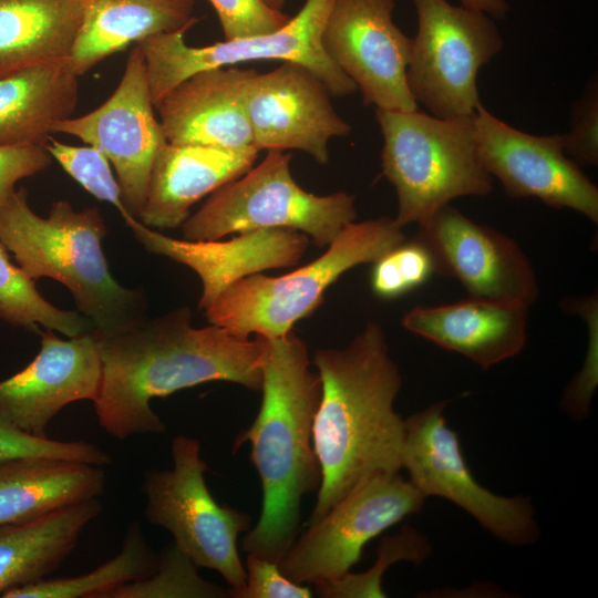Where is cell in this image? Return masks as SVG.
<instances>
[{"instance_id":"cell-1","label":"cell","mask_w":598,"mask_h":598,"mask_svg":"<svg viewBox=\"0 0 598 598\" xmlns=\"http://www.w3.org/2000/svg\"><path fill=\"white\" fill-rule=\"evenodd\" d=\"M190 321V309L179 307L120 331H94L102 377L93 403L109 435L164 433L151 400L200 383L225 381L260 391L267 338L249 339L215 324L194 328Z\"/></svg>"},{"instance_id":"cell-2","label":"cell","mask_w":598,"mask_h":598,"mask_svg":"<svg viewBox=\"0 0 598 598\" xmlns=\"http://www.w3.org/2000/svg\"><path fill=\"white\" fill-rule=\"evenodd\" d=\"M321 381L312 441L322 481L308 524L377 472L402 468L404 420L394 409L402 378L382 327L371 321L342 349H319Z\"/></svg>"},{"instance_id":"cell-3","label":"cell","mask_w":598,"mask_h":598,"mask_svg":"<svg viewBox=\"0 0 598 598\" xmlns=\"http://www.w3.org/2000/svg\"><path fill=\"white\" fill-rule=\"evenodd\" d=\"M260 391L259 412L233 448L249 442L262 488L260 517L241 545L248 554L278 563L300 532L303 496L318 492L322 481L312 441L321 381L310 369L307 344L292 330L267 338Z\"/></svg>"},{"instance_id":"cell-4","label":"cell","mask_w":598,"mask_h":598,"mask_svg":"<svg viewBox=\"0 0 598 598\" xmlns=\"http://www.w3.org/2000/svg\"><path fill=\"white\" fill-rule=\"evenodd\" d=\"M106 233L96 207L75 210L56 200L47 217L37 215L24 187L0 204V243L18 266L33 280L49 277L64 285L100 334L146 319L143 292L120 285L109 269L102 249Z\"/></svg>"},{"instance_id":"cell-5","label":"cell","mask_w":598,"mask_h":598,"mask_svg":"<svg viewBox=\"0 0 598 598\" xmlns=\"http://www.w3.org/2000/svg\"><path fill=\"white\" fill-rule=\"evenodd\" d=\"M383 135V176L394 186L402 228L421 224L458 197L486 196L493 177L482 166L474 115L440 118L419 110L375 109Z\"/></svg>"},{"instance_id":"cell-6","label":"cell","mask_w":598,"mask_h":598,"mask_svg":"<svg viewBox=\"0 0 598 598\" xmlns=\"http://www.w3.org/2000/svg\"><path fill=\"white\" fill-rule=\"evenodd\" d=\"M404 240L394 218L354 220L313 261L286 275L258 272L230 285L205 309L206 318L241 337L285 336L319 307L326 290L346 271L373 264Z\"/></svg>"},{"instance_id":"cell-7","label":"cell","mask_w":598,"mask_h":598,"mask_svg":"<svg viewBox=\"0 0 598 598\" xmlns=\"http://www.w3.org/2000/svg\"><path fill=\"white\" fill-rule=\"evenodd\" d=\"M291 155L267 151L240 177L210 194L182 225L184 239L216 240L268 228L298 230L322 248L357 218L355 198L344 192L316 195L300 187L290 171Z\"/></svg>"},{"instance_id":"cell-8","label":"cell","mask_w":598,"mask_h":598,"mask_svg":"<svg viewBox=\"0 0 598 598\" xmlns=\"http://www.w3.org/2000/svg\"><path fill=\"white\" fill-rule=\"evenodd\" d=\"M200 451L196 439L176 435L171 444L172 468L144 472V516L168 530L174 545L198 568L219 573L233 597L246 582L237 538L250 529L251 516L216 502L206 485L208 466Z\"/></svg>"},{"instance_id":"cell-9","label":"cell","mask_w":598,"mask_h":598,"mask_svg":"<svg viewBox=\"0 0 598 598\" xmlns=\"http://www.w3.org/2000/svg\"><path fill=\"white\" fill-rule=\"evenodd\" d=\"M333 2L306 0L296 16L277 31L206 47L187 45V29L137 42L145 60L155 109L174 87L200 71L258 60L301 64L323 82L331 95L355 93V84L329 59L321 45L322 30Z\"/></svg>"},{"instance_id":"cell-10","label":"cell","mask_w":598,"mask_h":598,"mask_svg":"<svg viewBox=\"0 0 598 598\" xmlns=\"http://www.w3.org/2000/svg\"><path fill=\"white\" fill-rule=\"evenodd\" d=\"M417 32L406 71L419 104L440 118L471 117L482 104L477 75L503 48L488 14L447 0H412Z\"/></svg>"},{"instance_id":"cell-11","label":"cell","mask_w":598,"mask_h":598,"mask_svg":"<svg viewBox=\"0 0 598 598\" xmlns=\"http://www.w3.org/2000/svg\"><path fill=\"white\" fill-rule=\"evenodd\" d=\"M424 496L399 472H377L355 485L321 519L307 524L277 563L290 580L316 585L355 565L372 538L422 509Z\"/></svg>"},{"instance_id":"cell-12","label":"cell","mask_w":598,"mask_h":598,"mask_svg":"<svg viewBox=\"0 0 598 598\" xmlns=\"http://www.w3.org/2000/svg\"><path fill=\"white\" fill-rule=\"evenodd\" d=\"M441 401L404 420L402 467L424 496L444 497L468 514L485 529L512 545H527L538 536L533 508L524 497L491 493L472 475L456 433L443 415Z\"/></svg>"},{"instance_id":"cell-13","label":"cell","mask_w":598,"mask_h":598,"mask_svg":"<svg viewBox=\"0 0 598 598\" xmlns=\"http://www.w3.org/2000/svg\"><path fill=\"white\" fill-rule=\"evenodd\" d=\"M154 109L145 60L140 47L134 44L111 96L91 112L53 126V134L75 136L106 156L116 172L123 203L137 219L155 157L167 142Z\"/></svg>"},{"instance_id":"cell-14","label":"cell","mask_w":598,"mask_h":598,"mask_svg":"<svg viewBox=\"0 0 598 598\" xmlns=\"http://www.w3.org/2000/svg\"><path fill=\"white\" fill-rule=\"evenodd\" d=\"M394 0H334L321 45L329 59L355 84L364 105L414 111L406 81L412 38L393 21Z\"/></svg>"},{"instance_id":"cell-15","label":"cell","mask_w":598,"mask_h":598,"mask_svg":"<svg viewBox=\"0 0 598 598\" xmlns=\"http://www.w3.org/2000/svg\"><path fill=\"white\" fill-rule=\"evenodd\" d=\"M478 159L514 198L536 197L598 223V188L564 151L563 134L533 135L501 121L482 104L474 114Z\"/></svg>"},{"instance_id":"cell-16","label":"cell","mask_w":598,"mask_h":598,"mask_svg":"<svg viewBox=\"0 0 598 598\" xmlns=\"http://www.w3.org/2000/svg\"><path fill=\"white\" fill-rule=\"evenodd\" d=\"M415 238L431 250L436 274L457 279L471 297L533 305L535 270L509 236L477 224L451 204L417 225Z\"/></svg>"},{"instance_id":"cell-17","label":"cell","mask_w":598,"mask_h":598,"mask_svg":"<svg viewBox=\"0 0 598 598\" xmlns=\"http://www.w3.org/2000/svg\"><path fill=\"white\" fill-rule=\"evenodd\" d=\"M330 95L323 82L298 63L256 71L245 93L254 145L260 151H301L327 164L330 140L352 130L333 109Z\"/></svg>"},{"instance_id":"cell-18","label":"cell","mask_w":598,"mask_h":598,"mask_svg":"<svg viewBox=\"0 0 598 598\" xmlns=\"http://www.w3.org/2000/svg\"><path fill=\"white\" fill-rule=\"evenodd\" d=\"M40 334L37 357L0 381V413L17 427L47 437V426L64 406L96 399L102 367L94 330L68 340L51 329Z\"/></svg>"},{"instance_id":"cell-19","label":"cell","mask_w":598,"mask_h":598,"mask_svg":"<svg viewBox=\"0 0 598 598\" xmlns=\"http://www.w3.org/2000/svg\"><path fill=\"white\" fill-rule=\"evenodd\" d=\"M125 223L146 250L183 264L198 275L203 285L198 308L203 310L245 277L296 265L309 245L307 235L288 228L250 230L220 241L172 238L135 217Z\"/></svg>"},{"instance_id":"cell-20","label":"cell","mask_w":598,"mask_h":598,"mask_svg":"<svg viewBox=\"0 0 598 598\" xmlns=\"http://www.w3.org/2000/svg\"><path fill=\"white\" fill-rule=\"evenodd\" d=\"M255 72L237 65L215 68L179 83L156 106L166 141L219 148L254 145L245 93Z\"/></svg>"},{"instance_id":"cell-21","label":"cell","mask_w":598,"mask_h":598,"mask_svg":"<svg viewBox=\"0 0 598 598\" xmlns=\"http://www.w3.org/2000/svg\"><path fill=\"white\" fill-rule=\"evenodd\" d=\"M525 305L471 297L441 306H415L402 326L441 348L487 369L518 354L526 344Z\"/></svg>"},{"instance_id":"cell-22","label":"cell","mask_w":598,"mask_h":598,"mask_svg":"<svg viewBox=\"0 0 598 598\" xmlns=\"http://www.w3.org/2000/svg\"><path fill=\"white\" fill-rule=\"evenodd\" d=\"M259 152L255 145L219 148L166 142L155 157L140 221L158 231L182 226L195 203L248 172Z\"/></svg>"},{"instance_id":"cell-23","label":"cell","mask_w":598,"mask_h":598,"mask_svg":"<svg viewBox=\"0 0 598 598\" xmlns=\"http://www.w3.org/2000/svg\"><path fill=\"white\" fill-rule=\"evenodd\" d=\"M78 78L69 58L0 75V146H45L75 111Z\"/></svg>"},{"instance_id":"cell-24","label":"cell","mask_w":598,"mask_h":598,"mask_svg":"<svg viewBox=\"0 0 598 598\" xmlns=\"http://www.w3.org/2000/svg\"><path fill=\"white\" fill-rule=\"evenodd\" d=\"M194 9L195 0H85L71 68L80 76L133 43L189 30L198 21Z\"/></svg>"},{"instance_id":"cell-25","label":"cell","mask_w":598,"mask_h":598,"mask_svg":"<svg viewBox=\"0 0 598 598\" xmlns=\"http://www.w3.org/2000/svg\"><path fill=\"white\" fill-rule=\"evenodd\" d=\"M103 466L44 456L0 462V526L31 520L97 498Z\"/></svg>"},{"instance_id":"cell-26","label":"cell","mask_w":598,"mask_h":598,"mask_svg":"<svg viewBox=\"0 0 598 598\" xmlns=\"http://www.w3.org/2000/svg\"><path fill=\"white\" fill-rule=\"evenodd\" d=\"M101 512V502L91 498L31 520L0 526V597L45 579L58 569Z\"/></svg>"},{"instance_id":"cell-27","label":"cell","mask_w":598,"mask_h":598,"mask_svg":"<svg viewBox=\"0 0 598 598\" xmlns=\"http://www.w3.org/2000/svg\"><path fill=\"white\" fill-rule=\"evenodd\" d=\"M85 0H0V75L70 58Z\"/></svg>"},{"instance_id":"cell-28","label":"cell","mask_w":598,"mask_h":598,"mask_svg":"<svg viewBox=\"0 0 598 598\" xmlns=\"http://www.w3.org/2000/svg\"><path fill=\"white\" fill-rule=\"evenodd\" d=\"M158 556L147 544L141 526L130 524L121 550L86 574L42 579L6 592L2 598H109L116 588L150 577Z\"/></svg>"},{"instance_id":"cell-29","label":"cell","mask_w":598,"mask_h":598,"mask_svg":"<svg viewBox=\"0 0 598 598\" xmlns=\"http://www.w3.org/2000/svg\"><path fill=\"white\" fill-rule=\"evenodd\" d=\"M31 279L10 260L0 243V318L16 327L39 331L38 324L74 338L93 330L79 311L62 310L45 300ZM40 332V331H39Z\"/></svg>"},{"instance_id":"cell-30","label":"cell","mask_w":598,"mask_h":598,"mask_svg":"<svg viewBox=\"0 0 598 598\" xmlns=\"http://www.w3.org/2000/svg\"><path fill=\"white\" fill-rule=\"evenodd\" d=\"M427 540L415 529L404 526L399 534L382 539L374 565L363 573L347 574L315 585L323 598H383L382 576L394 563L409 560L420 564L429 554Z\"/></svg>"},{"instance_id":"cell-31","label":"cell","mask_w":598,"mask_h":598,"mask_svg":"<svg viewBox=\"0 0 598 598\" xmlns=\"http://www.w3.org/2000/svg\"><path fill=\"white\" fill-rule=\"evenodd\" d=\"M198 567L174 544L158 556L156 570L147 578L127 582L109 598H226V589L198 575Z\"/></svg>"},{"instance_id":"cell-32","label":"cell","mask_w":598,"mask_h":598,"mask_svg":"<svg viewBox=\"0 0 598 598\" xmlns=\"http://www.w3.org/2000/svg\"><path fill=\"white\" fill-rule=\"evenodd\" d=\"M370 276L372 292L381 299H395L424 285L436 274L431 250L413 237L375 260Z\"/></svg>"},{"instance_id":"cell-33","label":"cell","mask_w":598,"mask_h":598,"mask_svg":"<svg viewBox=\"0 0 598 598\" xmlns=\"http://www.w3.org/2000/svg\"><path fill=\"white\" fill-rule=\"evenodd\" d=\"M45 148L86 192L99 200L114 206L124 221L134 217L126 209L118 182L111 171L109 159L100 150L91 145L65 144L53 137L50 138Z\"/></svg>"},{"instance_id":"cell-34","label":"cell","mask_w":598,"mask_h":598,"mask_svg":"<svg viewBox=\"0 0 598 598\" xmlns=\"http://www.w3.org/2000/svg\"><path fill=\"white\" fill-rule=\"evenodd\" d=\"M29 456L56 457L99 466L111 463L109 454L94 444L35 436L17 427L0 413V462Z\"/></svg>"},{"instance_id":"cell-35","label":"cell","mask_w":598,"mask_h":598,"mask_svg":"<svg viewBox=\"0 0 598 598\" xmlns=\"http://www.w3.org/2000/svg\"><path fill=\"white\" fill-rule=\"evenodd\" d=\"M561 308L570 313L579 316L586 321L588 328V348L586 360L580 372L566 389L561 401L564 409L570 415L578 419L586 415L598 381L597 293L586 297L566 298L561 301Z\"/></svg>"},{"instance_id":"cell-36","label":"cell","mask_w":598,"mask_h":598,"mask_svg":"<svg viewBox=\"0 0 598 598\" xmlns=\"http://www.w3.org/2000/svg\"><path fill=\"white\" fill-rule=\"evenodd\" d=\"M214 7L225 40L270 33L291 18L262 0H209Z\"/></svg>"},{"instance_id":"cell-37","label":"cell","mask_w":598,"mask_h":598,"mask_svg":"<svg viewBox=\"0 0 598 598\" xmlns=\"http://www.w3.org/2000/svg\"><path fill=\"white\" fill-rule=\"evenodd\" d=\"M564 151L578 166L598 164V82L587 83L581 97L574 103L570 130L563 134Z\"/></svg>"},{"instance_id":"cell-38","label":"cell","mask_w":598,"mask_h":598,"mask_svg":"<svg viewBox=\"0 0 598 598\" xmlns=\"http://www.w3.org/2000/svg\"><path fill=\"white\" fill-rule=\"evenodd\" d=\"M245 587L234 598H310L311 589L287 578L277 563L248 554Z\"/></svg>"},{"instance_id":"cell-39","label":"cell","mask_w":598,"mask_h":598,"mask_svg":"<svg viewBox=\"0 0 598 598\" xmlns=\"http://www.w3.org/2000/svg\"><path fill=\"white\" fill-rule=\"evenodd\" d=\"M52 159L45 146H0V204L16 192L20 179L44 171Z\"/></svg>"},{"instance_id":"cell-40","label":"cell","mask_w":598,"mask_h":598,"mask_svg":"<svg viewBox=\"0 0 598 598\" xmlns=\"http://www.w3.org/2000/svg\"><path fill=\"white\" fill-rule=\"evenodd\" d=\"M465 7L480 10L492 18L503 19L509 6L507 0H460Z\"/></svg>"},{"instance_id":"cell-41","label":"cell","mask_w":598,"mask_h":598,"mask_svg":"<svg viewBox=\"0 0 598 598\" xmlns=\"http://www.w3.org/2000/svg\"><path fill=\"white\" fill-rule=\"evenodd\" d=\"M266 4H268L269 7L274 8V9H277V10H282L283 6H285V2L286 0H262Z\"/></svg>"}]
</instances>
